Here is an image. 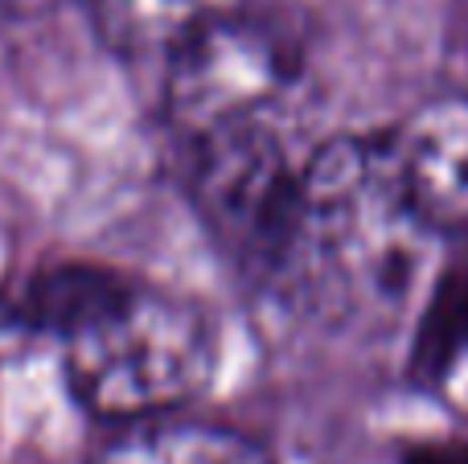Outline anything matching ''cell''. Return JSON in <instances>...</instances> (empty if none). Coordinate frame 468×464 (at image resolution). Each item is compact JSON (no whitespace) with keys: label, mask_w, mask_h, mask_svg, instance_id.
<instances>
[{"label":"cell","mask_w":468,"mask_h":464,"mask_svg":"<svg viewBox=\"0 0 468 464\" xmlns=\"http://www.w3.org/2000/svg\"><path fill=\"white\" fill-rule=\"evenodd\" d=\"M173 144L218 132L292 123L304 90V54L271 16L247 13L214 25L161 66Z\"/></svg>","instance_id":"obj_4"},{"label":"cell","mask_w":468,"mask_h":464,"mask_svg":"<svg viewBox=\"0 0 468 464\" xmlns=\"http://www.w3.org/2000/svg\"><path fill=\"white\" fill-rule=\"evenodd\" d=\"M468 366V251L431 279L423 309L415 317L411 370L415 383L448 386Z\"/></svg>","instance_id":"obj_8"},{"label":"cell","mask_w":468,"mask_h":464,"mask_svg":"<svg viewBox=\"0 0 468 464\" xmlns=\"http://www.w3.org/2000/svg\"><path fill=\"white\" fill-rule=\"evenodd\" d=\"M399 464H468V444L464 440H431L415 444L403 452Z\"/></svg>","instance_id":"obj_9"},{"label":"cell","mask_w":468,"mask_h":464,"mask_svg":"<svg viewBox=\"0 0 468 464\" xmlns=\"http://www.w3.org/2000/svg\"><path fill=\"white\" fill-rule=\"evenodd\" d=\"M390 177L415 227L436 238H468V99L436 95L382 132Z\"/></svg>","instance_id":"obj_5"},{"label":"cell","mask_w":468,"mask_h":464,"mask_svg":"<svg viewBox=\"0 0 468 464\" xmlns=\"http://www.w3.org/2000/svg\"><path fill=\"white\" fill-rule=\"evenodd\" d=\"M431 238L390 177L382 136L308 148L300 222L275 292L324 321H378L407 304Z\"/></svg>","instance_id":"obj_2"},{"label":"cell","mask_w":468,"mask_h":464,"mask_svg":"<svg viewBox=\"0 0 468 464\" xmlns=\"http://www.w3.org/2000/svg\"><path fill=\"white\" fill-rule=\"evenodd\" d=\"M247 8L250 0H87L95 37L132 66H165L194 37Z\"/></svg>","instance_id":"obj_6"},{"label":"cell","mask_w":468,"mask_h":464,"mask_svg":"<svg viewBox=\"0 0 468 464\" xmlns=\"http://www.w3.org/2000/svg\"><path fill=\"white\" fill-rule=\"evenodd\" d=\"M95 464H275V457L239 427L169 416L120 427L99 448Z\"/></svg>","instance_id":"obj_7"},{"label":"cell","mask_w":468,"mask_h":464,"mask_svg":"<svg viewBox=\"0 0 468 464\" xmlns=\"http://www.w3.org/2000/svg\"><path fill=\"white\" fill-rule=\"evenodd\" d=\"M308 148L292 123H259L177 144L181 189L206 235L259 288H280L288 268Z\"/></svg>","instance_id":"obj_3"},{"label":"cell","mask_w":468,"mask_h":464,"mask_svg":"<svg viewBox=\"0 0 468 464\" xmlns=\"http://www.w3.org/2000/svg\"><path fill=\"white\" fill-rule=\"evenodd\" d=\"M62 342V374L87 416L115 427L169 419L218 374V325L202 304L99 268L66 263L25 296Z\"/></svg>","instance_id":"obj_1"}]
</instances>
